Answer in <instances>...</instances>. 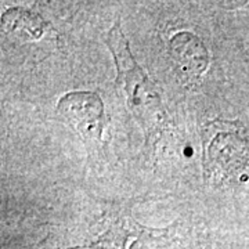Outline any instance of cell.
<instances>
[{
	"label": "cell",
	"mask_w": 249,
	"mask_h": 249,
	"mask_svg": "<svg viewBox=\"0 0 249 249\" xmlns=\"http://www.w3.org/2000/svg\"><path fill=\"white\" fill-rule=\"evenodd\" d=\"M55 112L64 124L85 142L89 150H98L107 126L106 106L91 90H73L58 98Z\"/></svg>",
	"instance_id": "cell-4"
},
{
	"label": "cell",
	"mask_w": 249,
	"mask_h": 249,
	"mask_svg": "<svg viewBox=\"0 0 249 249\" xmlns=\"http://www.w3.org/2000/svg\"><path fill=\"white\" fill-rule=\"evenodd\" d=\"M204 178L216 186L249 178V130L240 121L213 119L202 127Z\"/></svg>",
	"instance_id": "cell-3"
},
{
	"label": "cell",
	"mask_w": 249,
	"mask_h": 249,
	"mask_svg": "<svg viewBox=\"0 0 249 249\" xmlns=\"http://www.w3.org/2000/svg\"><path fill=\"white\" fill-rule=\"evenodd\" d=\"M106 45L115 64V85L126 107L144 134L145 145L154 147L165 130L168 114L155 82L136 61L122 24L115 19L106 35Z\"/></svg>",
	"instance_id": "cell-1"
},
{
	"label": "cell",
	"mask_w": 249,
	"mask_h": 249,
	"mask_svg": "<svg viewBox=\"0 0 249 249\" xmlns=\"http://www.w3.org/2000/svg\"><path fill=\"white\" fill-rule=\"evenodd\" d=\"M168 50L180 73L187 79H199L209 68V50L204 40L191 31L173 32L168 39Z\"/></svg>",
	"instance_id": "cell-5"
},
{
	"label": "cell",
	"mask_w": 249,
	"mask_h": 249,
	"mask_svg": "<svg viewBox=\"0 0 249 249\" xmlns=\"http://www.w3.org/2000/svg\"><path fill=\"white\" fill-rule=\"evenodd\" d=\"M49 27L42 16L24 7H10L1 14L3 32L21 40H39Z\"/></svg>",
	"instance_id": "cell-6"
},
{
	"label": "cell",
	"mask_w": 249,
	"mask_h": 249,
	"mask_svg": "<svg viewBox=\"0 0 249 249\" xmlns=\"http://www.w3.org/2000/svg\"><path fill=\"white\" fill-rule=\"evenodd\" d=\"M70 249H211V242L204 229L188 219L178 217L166 227H151L130 214L115 213Z\"/></svg>",
	"instance_id": "cell-2"
}]
</instances>
